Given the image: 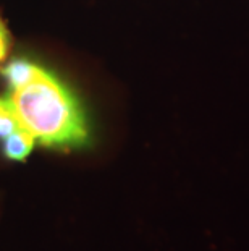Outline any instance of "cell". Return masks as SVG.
Here are the masks:
<instances>
[{
  "instance_id": "3",
  "label": "cell",
  "mask_w": 249,
  "mask_h": 251,
  "mask_svg": "<svg viewBox=\"0 0 249 251\" xmlns=\"http://www.w3.org/2000/svg\"><path fill=\"white\" fill-rule=\"evenodd\" d=\"M10 44H12V39H10V33L8 29L5 28V25L0 20V63H2L8 55L10 50Z\"/></svg>"
},
{
  "instance_id": "1",
  "label": "cell",
  "mask_w": 249,
  "mask_h": 251,
  "mask_svg": "<svg viewBox=\"0 0 249 251\" xmlns=\"http://www.w3.org/2000/svg\"><path fill=\"white\" fill-rule=\"evenodd\" d=\"M7 98L21 124L42 148L57 151L91 144V128L76 94L47 68L15 58L2 68Z\"/></svg>"
},
{
  "instance_id": "2",
  "label": "cell",
  "mask_w": 249,
  "mask_h": 251,
  "mask_svg": "<svg viewBox=\"0 0 249 251\" xmlns=\"http://www.w3.org/2000/svg\"><path fill=\"white\" fill-rule=\"evenodd\" d=\"M24 133L29 131L21 124L17 110L13 109L7 96H2L0 98V144L12 141L13 138H18Z\"/></svg>"
}]
</instances>
